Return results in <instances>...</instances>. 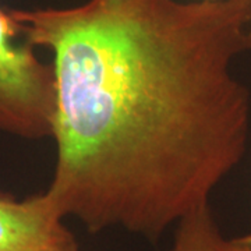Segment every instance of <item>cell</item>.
<instances>
[{"instance_id": "5b68a950", "label": "cell", "mask_w": 251, "mask_h": 251, "mask_svg": "<svg viewBox=\"0 0 251 251\" xmlns=\"http://www.w3.org/2000/svg\"><path fill=\"white\" fill-rule=\"evenodd\" d=\"M39 251H80V247L78 243L75 242L74 236L66 227L54 240H52Z\"/></svg>"}, {"instance_id": "277c9868", "label": "cell", "mask_w": 251, "mask_h": 251, "mask_svg": "<svg viewBox=\"0 0 251 251\" xmlns=\"http://www.w3.org/2000/svg\"><path fill=\"white\" fill-rule=\"evenodd\" d=\"M169 251H251V234L225 236L206 204L176 224Z\"/></svg>"}, {"instance_id": "3957f363", "label": "cell", "mask_w": 251, "mask_h": 251, "mask_svg": "<svg viewBox=\"0 0 251 251\" xmlns=\"http://www.w3.org/2000/svg\"><path fill=\"white\" fill-rule=\"evenodd\" d=\"M64 229L45 193L24 200L0 194V251H39Z\"/></svg>"}, {"instance_id": "6da1fadb", "label": "cell", "mask_w": 251, "mask_h": 251, "mask_svg": "<svg viewBox=\"0 0 251 251\" xmlns=\"http://www.w3.org/2000/svg\"><path fill=\"white\" fill-rule=\"evenodd\" d=\"M20 34L53 54L56 165L45 191L90 233L158 242L209 204L243 161L251 0H87L10 10Z\"/></svg>"}, {"instance_id": "7a4b0ae2", "label": "cell", "mask_w": 251, "mask_h": 251, "mask_svg": "<svg viewBox=\"0 0 251 251\" xmlns=\"http://www.w3.org/2000/svg\"><path fill=\"white\" fill-rule=\"evenodd\" d=\"M34 49L0 7V131L28 141L52 138L56 105L53 66Z\"/></svg>"}]
</instances>
